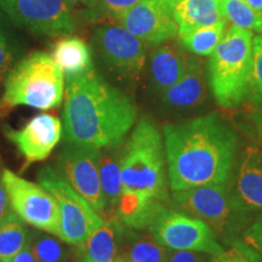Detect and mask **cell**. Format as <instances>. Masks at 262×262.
I'll use <instances>...</instances> for the list:
<instances>
[{
	"label": "cell",
	"mask_w": 262,
	"mask_h": 262,
	"mask_svg": "<svg viewBox=\"0 0 262 262\" xmlns=\"http://www.w3.org/2000/svg\"><path fill=\"white\" fill-rule=\"evenodd\" d=\"M163 134L172 191L221 185L231 178L238 137L219 113L166 124Z\"/></svg>",
	"instance_id": "obj_1"
},
{
	"label": "cell",
	"mask_w": 262,
	"mask_h": 262,
	"mask_svg": "<svg viewBox=\"0 0 262 262\" xmlns=\"http://www.w3.org/2000/svg\"><path fill=\"white\" fill-rule=\"evenodd\" d=\"M122 195L117 216L126 227L149 228L169 203L162 134L148 116L136 123L120 155Z\"/></svg>",
	"instance_id": "obj_2"
},
{
	"label": "cell",
	"mask_w": 262,
	"mask_h": 262,
	"mask_svg": "<svg viewBox=\"0 0 262 262\" xmlns=\"http://www.w3.org/2000/svg\"><path fill=\"white\" fill-rule=\"evenodd\" d=\"M135 102L96 71L67 79L62 111L67 143L114 148L136 123Z\"/></svg>",
	"instance_id": "obj_3"
},
{
	"label": "cell",
	"mask_w": 262,
	"mask_h": 262,
	"mask_svg": "<svg viewBox=\"0 0 262 262\" xmlns=\"http://www.w3.org/2000/svg\"><path fill=\"white\" fill-rule=\"evenodd\" d=\"M63 94L64 74L60 66L45 52H33L6 75L0 114L5 116L17 106L54 110L61 106Z\"/></svg>",
	"instance_id": "obj_4"
},
{
	"label": "cell",
	"mask_w": 262,
	"mask_h": 262,
	"mask_svg": "<svg viewBox=\"0 0 262 262\" xmlns=\"http://www.w3.org/2000/svg\"><path fill=\"white\" fill-rule=\"evenodd\" d=\"M253 33L231 26L209 60V86L221 108L247 98L253 72Z\"/></svg>",
	"instance_id": "obj_5"
},
{
	"label": "cell",
	"mask_w": 262,
	"mask_h": 262,
	"mask_svg": "<svg viewBox=\"0 0 262 262\" xmlns=\"http://www.w3.org/2000/svg\"><path fill=\"white\" fill-rule=\"evenodd\" d=\"M172 201L182 212L205 222L215 235L228 242L235 241L250 221L251 211L239 202L227 182L172 191Z\"/></svg>",
	"instance_id": "obj_6"
},
{
	"label": "cell",
	"mask_w": 262,
	"mask_h": 262,
	"mask_svg": "<svg viewBox=\"0 0 262 262\" xmlns=\"http://www.w3.org/2000/svg\"><path fill=\"white\" fill-rule=\"evenodd\" d=\"M40 185L51 193L60 212V239L84 251L90 234L103 224V219L62 178L57 170L44 166L38 172Z\"/></svg>",
	"instance_id": "obj_7"
},
{
	"label": "cell",
	"mask_w": 262,
	"mask_h": 262,
	"mask_svg": "<svg viewBox=\"0 0 262 262\" xmlns=\"http://www.w3.org/2000/svg\"><path fill=\"white\" fill-rule=\"evenodd\" d=\"M0 180L8 192L12 210L22 221L60 238V212L50 192L8 169L3 171Z\"/></svg>",
	"instance_id": "obj_8"
},
{
	"label": "cell",
	"mask_w": 262,
	"mask_h": 262,
	"mask_svg": "<svg viewBox=\"0 0 262 262\" xmlns=\"http://www.w3.org/2000/svg\"><path fill=\"white\" fill-rule=\"evenodd\" d=\"M150 234L170 250L215 255L224 251L212 229L193 216L166 208L149 227Z\"/></svg>",
	"instance_id": "obj_9"
},
{
	"label": "cell",
	"mask_w": 262,
	"mask_h": 262,
	"mask_svg": "<svg viewBox=\"0 0 262 262\" xmlns=\"http://www.w3.org/2000/svg\"><path fill=\"white\" fill-rule=\"evenodd\" d=\"M101 149L91 146L68 143L57 159L58 172L78 194L102 216L106 202L100 178Z\"/></svg>",
	"instance_id": "obj_10"
},
{
	"label": "cell",
	"mask_w": 262,
	"mask_h": 262,
	"mask_svg": "<svg viewBox=\"0 0 262 262\" xmlns=\"http://www.w3.org/2000/svg\"><path fill=\"white\" fill-rule=\"evenodd\" d=\"M3 6L16 25L34 34L68 35L77 28L67 0H3Z\"/></svg>",
	"instance_id": "obj_11"
},
{
	"label": "cell",
	"mask_w": 262,
	"mask_h": 262,
	"mask_svg": "<svg viewBox=\"0 0 262 262\" xmlns=\"http://www.w3.org/2000/svg\"><path fill=\"white\" fill-rule=\"evenodd\" d=\"M94 42L110 70L123 79H139L146 64L145 42L118 25L98 27L95 31Z\"/></svg>",
	"instance_id": "obj_12"
},
{
	"label": "cell",
	"mask_w": 262,
	"mask_h": 262,
	"mask_svg": "<svg viewBox=\"0 0 262 262\" xmlns=\"http://www.w3.org/2000/svg\"><path fill=\"white\" fill-rule=\"evenodd\" d=\"M119 24L149 47L171 40L179 32L172 0H141Z\"/></svg>",
	"instance_id": "obj_13"
},
{
	"label": "cell",
	"mask_w": 262,
	"mask_h": 262,
	"mask_svg": "<svg viewBox=\"0 0 262 262\" xmlns=\"http://www.w3.org/2000/svg\"><path fill=\"white\" fill-rule=\"evenodd\" d=\"M5 135L24 157L25 166L47 159L60 142L62 122L56 116L41 113L33 117L24 127L14 130L5 127Z\"/></svg>",
	"instance_id": "obj_14"
},
{
	"label": "cell",
	"mask_w": 262,
	"mask_h": 262,
	"mask_svg": "<svg viewBox=\"0 0 262 262\" xmlns=\"http://www.w3.org/2000/svg\"><path fill=\"white\" fill-rule=\"evenodd\" d=\"M233 191L249 211H262V148L248 146L242 152Z\"/></svg>",
	"instance_id": "obj_15"
},
{
	"label": "cell",
	"mask_w": 262,
	"mask_h": 262,
	"mask_svg": "<svg viewBox=\"0 0 262 262\" xmlns=\"http://www.w3.org/2000/svg\"><path fill=\"white\" fill-rule=\"evenodd\" d=\"M192 57L170 40L163 42L152 51L149 58L150 79L157 90L165 91L185 74Z\"/></svg>",
	"instance_id": "obj_16"
},
{
	"label": "cell",
	"mask_w": 262,
	"mask_h": 262,
	"mask_svg": "<svg viewBox=\"0 0 262 262\" xmlns=\"http://www.w3.org/2000/svg\"><path fill=\"white\" fill-rule=\"evenodd\" d=\"M206 97L204 68L198 58L192 57L185 74L169 89L163 91V101L175 108H189L204 102Z\"/></svg>",
	"instance_id": "obj_17"
},
{
	"label": "cell",
	"mask_w": 262,
	"mask_h": 262,
	"mask_svg": "<svg viewBox=\"0 0 262 262\" xmlns=\"http://www.w3.org/2000/svg\"><path fill=\"white\" fill-rule=\"evenodd\" d=\"M179 37L224 19L220 0H172Z\"/></svg>",
	"instance_id": "obj_18"
},
{
	"label": "cell",
	"mask_w": 262,
	"mask_h": 262,
	"mask_svg": "<svg viewBox=\"0 0 262 262\" xmlns=\"http://www.w3.org/2000/svg\"><path fill=\"white\" fill-rule=\"evenodd\" d=\"M51 57L63 71L66 79L79 77L94 68L89 45L84 39L70 34L55 42Z\"/></svg>",
	"instance_id": "obj_19"
},
{
	"label": "cell",
	"mask_w": 262,
	"mask_h": 262,
	"mask_svg": "<svg viewBox=\"0 0 262 262\" xmlns=\"http://www.w3.org/2000/svg\"><path fill=\"white\" fill-rule=\"evenodd\" d=\"M122 235L118 219H108L88 238L84 253L94 262H116L119 257V241Z\"/></svg>",
	"instance_id": "obj_20"
},
{
	"label": "cell",
	"mask_w": 262,
	"mask_h": 262,
	"mask_svg": "<svg viewBox=\"0 0 262 262\" xmlns=\"http://www.w3.org/2000/svg\"><path fill=\"white\" fill-rule=\"evenodd\" d=\"M114 148L101 149L100 178L104 202H106V212L107 209H110L111 214L118 219L117 211L122 195V179H120V155H118Z\"/></svg>",
	"instance_id": "obj_21"
},
{
	"label": "cell",
	"mask_w": 262,
	"mask_h": 262,
	"mask_svg": "<svg viewBox=\"0 0 262 262\" xmlns=\"http://www.w3.org/2000/svg\"><path fill=\"white\" fill-rule=\"evenodd\" d=\"M226 28H227V19L224 18L215 25L195 29L183 35L180 40L186 50L192 54L198 56H209L220 44L226 33Z\"/></svg>",
	"instance_id": "obj_22"
},
{
	"label": "cell",
	"mask_w": 262,
	"mask_h": 262,
	"mask_svg": "<svg viewBox=\"0 0 262 262\" xmlns=\"http://www.w3.org/2000/svg\"><path fill=\"white\" fill-rule=\"evenodd\" d=\"M28 231L15 211L0 225V261L6 262L28 244Z\"/></svg>",
	"instance_id": "obj_23"
},
{
	"label": "cell",
	"mask_w": 262,
	"mask_h": 262,
	"mask_svg": "<svg viewBox=\"0 0 262 262\" xmlns=\"http://www.w3.org/2000/svg\"><path fill=\"white\" fill-rule=\"evenodd\" d=\"M28 247L38 262H71L72 250L67 243L56 235L33 232L29 235Z\"/></svg>",
	"instance_id": "obj_24"
},
{
	"label": "cell",
	"mask_w": 262,
	"mask_h": 262,
	"mask_svg": "<svg viewBox=\"0 0 262 262\" xmlns=\"http://www.w3.org/2000/svg\"><path fill=\"white\" fill-rule=\"evenodd\" d=\"M224 17L234 27L251 33H262V14L248 5L244 0H221Z\"/></svg>",
	"instance_id": "obj_25"
},
{
	"label": "cell",
	"mask_w": 262,
	"mask_h": 262,
	"mask_svg": "<svg viewBox=\"0 0 262 262\" xmlns=\"http://www.w3.org/2000/svg\"><path fill=\"white\" fill-rule=\"evenodd\" d=\"M170 249L159 243L152 234L136 239L130 245L127 256L123 257L129 262H166Z\"/></svg>",
	"instance_id": "obj_26"
},
{
	"label": "cell",
	"mask_w": 262,
	"mask_h": 262,
	"mask_svg": "<svg viewBox=\"0 0 262 262\" xmlns=\"http://www.w3.org/2000/svg\"><path fill=\"white\" fill-rule=\"evenodd\" d=\"M245 101L253 112H262V33L253 40V72Z\"/></svg>",
	"instance_id": "obj_27"
},
{
	"label": "cell",
	"mask_w": 262,
	"mask_h": 262,
	"mask_svg": "<svg viewBox=\"0 0 262 262\" xmlns=\"http://www.w3.org/2000/svg\"><path fill=\"white\" fill-rule=\"evenodd\" d=\"M231 248L224 249L221 253L210 255L209 262H262L261 258L243 242H238L235 239L231 242Z\"/></svg>",
	"instance_id": "obj_28"
},
{
	"label": "cell",
	"mask_w": 262,
	"mask_h": 262,
	"mask_svg": "<svg viewBox=\"0 0 262 262\" xmlns=\"http://www.w3.org/2000/svg\"><path fill=\"white\" fill-rule=\"evenodd\" d=\"M242 242L262 260V214L247 226L242 233Z\"/></svg>",
	"instance_id": "obj_29"
},
{
	"label": "cell",
	"mask_w": 262,
	"mask_h": 262,
	"mask_svg": "<svg viewBox=\"0 0 262 262\" xmlns=\"http://www.w3.org/2000/svg\"><path fill=\"white\" fill-rule=\"evenodd\" d=\"M77 18L79 15L86 21H96L100 17L101 8L98 0H67Z\"/></svg>",
	"instance_id": "obj_30"
},
{
	"label": "cell",
	"mask_w": 262,
	"mask_h": 262,
	"mask_svg": "<svg viewBox=\"0 0 262 262\" xmlns=\"http://www.w3.org/2000/svg\"><path fill=\"white\" fill-rule=\"evenodd\" d=\"M140 2L141 0H98L101 11H104L118 21Z\"/></svg>",
	"instance_id": "obj_31"
},
{
	"label": "cell",
	"mask_w": 262,
	"mask_h": 262,
	"mask_svg": "<svg viewBox=\"0 0 262 262\" xmlns=\"http://www.w3.org/2000/svg\"><path fill=\"white\" fill-rule=\"evenodd\" d=\"M210 255L198 251L188 250H172L170 251L169 258L166 262H209Z\"/></svg>",
	"instance_id": "obj_32"
},
{
	"label": "cell",
	"mask_w": 262,
	"mask_h": 262,
	"mask_svg": "<svg viewBox=\"0 0 262 262\" xmlns=\"http://www.w3.org/2000/svg\"><path fill=\"white\" fill-rule=\"evenodd\" d=\"M12 63V54L10 50L8 41L3 32L2 27H0V79L4 77L6 72L9 71L10 66Z\"/></svg>",
	"instance_id": "obj_33"
},
{
	"label": "cell",
	"mask_w": 262,
	"mask_h": 262,
	"mask_svg": "<svg viewBox=\"0 0 262 262\" xmlns=\"http://www.w3.org/2000/svg\"><path fill=\"white\" fill-rule=\"evenodd\" d=\"M12 211L14 210H12L11 204H10L8 192H6L4 185L0 180V225L9 217Z\"/></svg>",
	"instance_id": "obj_34"
},
{
	"label": "cell",
	"mask_w": 262,
	"mask_h": 262,
	"mask_svg": "<svg viewBox=\"0 0 262 262\" xmlns=\"http://www.w3.org/2000/svg\"><path fill=\"white\" fill-rule=\"evenodd\" d=\"M6 262H38V261H37V258L34 257L31 248H29L27 244V247L22 249L19 253L16 254L14 257H11L9 261H6Z\"/></svg>",
	"instance_id": "obj_35"
},
{
	"label": "cell",
	"mask_w": 262,
	"mask_h": 262,
	"mask_svg": "<svg viewBox=\"0 0 262 262\" xmlns=\"http://www.w3.org/2000/svg\"><path fill=\"white\" fill-rule=\"evenodd\" d=\"M248 118L254 124L255 131H256L258 139L262 141V112H251L248 116Z\"/></svg>",
	"instance_id": "obj_36"
},
{
	"label": "cell",
	"mask_w": 262,
	"mask_h": 262,
	"mask_svg": "<svg viewBox=\"0 0 262 262\" xmlns=\"http://www.w3.org/2000/svg\"><path fill=\"white\" fill-rule=\"evenodd\" d=\"M248 5H250L254 10L262 14V0H244Z\"/></svg>",
	"instance_id": "obj_37"
},
{
	"label": "cell",
	"mask_w": 262,
	"mask_h": 262,
	"mask_svg": "<svg viewBox=\"0 0 262 262\" xmlns=\"http://www.w3.org/2000/svg\"><path fill=\"white\" fill-rule=\"evenodd\" d=\"M116 262H125V260H124V258H123L122 256H119V257H118V260H117Z\"/></svg>",
	"instance_id": "obj_38"
},
{
	"label": "cell",
	"mask_w": 262,
	"mask_h": 262,
	"mask_svg": "<svg viewBox=\"0 0 262 262\" xmlns=\"http://www.w3.org/2000/svg\"><path fill=\"white\" fill-rule=\"evenodd\" d=\"M81 262H94V261H91V260H90V258L85 257V258H84V260H83V261H81Z\"/></svg>",
	"instance_id": "obj_39"
},
{
	"label": "cell",
	"mask_w": 262,
	"mask_h": 262,
	"mask_svg": "<svg viewBox=\"0 0 262 262\" xmlns=\"http://www.w3.org/2000/svg\"><path fill=\"white\" fill-rule=\"evenodd\" d=\"M125 262H129V261H125Z\"/></svg>",
	"instance_id": "obj_40"
},
{
	"label": "cell",
	"mask_w": 262,
	"mask_h": 262,
	"mask_svg": "<svg viewBox=\"0 0 262 262\" xmlns=\"http://www.w3.org/2000/svg\"><path fill=\"white\" fill-rule=\"evenodd\" d=\"M220 2H221V0H220Z\"/></svg>",
	"instance_id": "obj_41"
},
{
	"label": "cell",
	"mask_w": 262,
	"mask_h": 262,
	"mask_svg": "<svg viewBox=\"0 0 262 262\" xmlns=\"http://www.w3.org/2000/svg\"><path fill=\"white\" fill-rule=\"evenodd\" d=\"M0 262H2V261H0Z\"/></svg>",
	"instance_id": "obj_42"
}]
</instances>
